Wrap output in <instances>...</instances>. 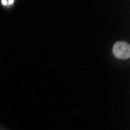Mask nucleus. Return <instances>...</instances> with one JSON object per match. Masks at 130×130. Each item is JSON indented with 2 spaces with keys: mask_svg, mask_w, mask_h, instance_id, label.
<instances>
[{
  "mask_svg": "<svg viewBox=\"0 0 130 130\" xmlns=\"http://www.w3.org/2000/svg\"><path fill=\"white\" fill-rule=\"evenodd\" d=\"M3 5H11L14 3V1H2L1 2Z\"/></svg>",
  "mask_w": 130,
  "mask_h": 130,
  "instance_id": "nucleus-2",
  "label": "nucleus"
},
{
  "mask_svg": "<svg viewBox=\"0 0 130 130\" xmlns=\"http://www.w3.org/2000/svg\"><path fill=\"white\" fill-rule=\"evenodd\" d=\"M112 52L118 59H128L130 58V44L125 41H118L113 44Z\"/></svg>",
  "mask_w": 130,
  "mask_h": 130,
  "instance_id": "nucleus-1",
  "label": "nucleus"
}]
</instances>
